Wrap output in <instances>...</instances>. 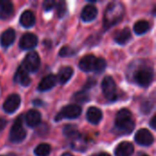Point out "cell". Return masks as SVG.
Wrapping results in <instances>:
<instances>
[{
	"label": "cell",
	"instance_id": "6da1fadb",
	"mask_svg": "<svg viewBox=\"0 0 156 156\" xmlns=\"http://www.w3.org/2000/svg\"><path fill=\"white\" fill-rule=\"evenodd\" d=\"M135 127L133 114L128 109H122L118 112L115 118V130L119 134H129Z\"/></svg>",
	"mask_w": 156,
	"mask_h": 156
},
{
	"label": "cell",
	"instance_id": "7a4b0ae2",
	"mask_svg": "<svg viewBox=\"0 0 156 156\" xmlns=\"http://www.w3.org/2000/svg\"><path fill=\"white\" fill-rule=\"evenodd\" d=\"M124 14V7L120 2L111 3L104 13V27L106 29L120 22Z\"/></svg>",
	"mask_w": 156,
	"mask_h": 156
},
{
	"label": "cell",
	"instance_id": "3957f363",
	"mask_svg": "<svg viewBox=\"0 0 156 156\" xmlns=\"http://www.w3.org/2000/svg\"><path fill=\"white\" fill-rule=\"evenodd\" d=\"M101 88H102L104 97L108 101H114L118 99L116 83L111 76H107L103 79L102 83H101Z\"/></svg>",
	"mask_w": 156,
	"mask_h": 156
},
{
	"label": "cell",
	"instance_id": "277c9868",
	"mask_svg": "<svg viewBox=\"0 0 156 156\" xmlns=\"http://www.w3.org/2000/svg\"><path fill=\"white\" fill-rule=\"evenodd\" d=\"M154 80V71L150 68H141L134 75V81L143 88H147L151 85Z\"/></svg>",
	"mask_w": 156,
	"mask_h": 156
},
{
	"label": "cell",
	"instance_id": "5b68a950",
	"mask_svg": "<svg viewBox=\"0 0 156 156\" xmlns=\"http://www.w3.org/2000/svg\"><path fill=\"white\" fill-rule=\"evenodd\" d=\"M26 136H27V132L23 127L22 118L18 117L15 121V122H14V124L10 130L9 140L12 143L17 144V143H21L26 138Z\"/></svg>",
	"mask_w": 156,
	"mask_h": 156
},
{
	"label": "cell",
	"instance_id": "8992f818",
	"mask_svg": "<svg viewBox=\"0 0 156 156\" xmlns=\"http://www.w3.org/2000/svg\"><path fill=\"white\" fill-rule=\"evenodd\" d=\"M40 66V58L37 52L35 51H30L27 54L23 60L22 68L27 72H36L39 69Z\"/></svg>",
	"mask_w": 156,
	"mask_h": 156
},
{
	"label": "cell",
	"instance_id": "52a82bcc",
	"mask_svg": "<svg viewBox=\"0 0 156 156\" xmlns=\"http://www.w3.org/2000/svg\"><path fill=\"white\" fill-rule=\"evenodd\" d=\"M81 114V108L76 104H71L64 107L60 112H58L55 118V121L58 122L63 119H76Z\"/></svg>",
	"mask_w": 156,
	"mask_h": 156
},
{
	"label": "cell",
	"instance_id": "ba28073f",
	"mask_svg": "<svg viewBox=\"0 0 156 156\" xmlns=\"http://www.w3.org/2000/svg\"><path fill=\"white\" fill-rule=\"evenodd\" d=\"M135 142L142 146H150L154 144V135L147 129H141L135 134Z\"/></svg>",
	"mask_w": 156,
	"mask_h": 156
},
{
	"label": "cell",
	"instance_id": "9c48e42d",
	"mask_svg": "<svg viewBox=\"0 0 156 156\" xmlns=\"http://www.w3.org/2000/svg\"><path fill=\"white\" fill-rule=\"evenodd\" d=\"M98 58L93 55H87L84 56L79 63V67L81 70L85 72L90 71H96Z\"/></svg>",
	"mask_w": 156,
	"mask_h": 156
},
{
	"label": "cell",
	"instance_id": "30bf717a",
	"mask_svg": "<svg viewBox=\"0 0 156 156\" xmlns=\"http://www.w3.org/2000/svg\"><path fill=\"white\" fill-rule=\"evenodd\" d=\"M20 102L21 99L18 94H11L4 102L3 109L7 113H13L18 109Z\"/></svg>",
	"mask_w": 156,
	"mask_h": 156
},
{
	"label": "cell",
	"instance_id": "8fae6325",
	"mask_svg": "<svg viewBox=\"0 0 156 156\" xmlns=\"http://www.w3.org/2000/svg\"><path fill=\"white\" fill-rule=\"evenodd\" d=\"M37 44V37L36 35L32 33H26L24 34L19 41V47L22 49H32Z\"/></svg>",
	"mask_w": 156,
	"mask_h": 156
},
{
	"label": "cell",
	"instance_id": "7c38bea8",
	"mask_svg": "<svg viewBox=\"0 0 156 156\" xmlns=\"http://www.w3.org/2000/svg\"><path fill=\"white\" fill-rule=\"evenodd\" d=\"M57 83V77L53 74H49L46 77H44L41 81L39 82L37 89L40 91H47L50 89H52Z\"/></svg>",
	"mask_w": 156,
	"mask_h": 156
},
{
	"label": "cell",
	"instance_id": "4fadbf2b",
	"mask_svg": "<svg viewBox=\"0 0 156 156\" xmlns=\"http://www.w3.org/2000/svg\"><path fill=\"white\" fill-rule=\"evenodd\" d=\"M134 147L129 142H122L115 149V156H131L133 154Z\"/></svg>",
	"mask_w": 156,
	"mask_h": 156
},
{
	"label": "cell",
	"instance_id": "5bb4252c",
	"mask_svg": "<svg viewBox=\"0 0 156 156\" xmlns=\"http://www.w3.org/2000/svg\"><path fill=\"white\" fill-rule=\"evenodd\" d=\"M25 121L29 127H36L40 123L41 114L36 110H30L27 112L25 116Z\"/></svg>",
	"mask_w": 156,
	"mask_h": 156
},
{
	"label": "cell",
	"instance_id": "9a60e30c",
	"mask_svg": "<svg viewBox=\"0 0 156 156\" xmlns=\"http://www.w3.org/2000/svg\"><path fill=\"white\" fill-rule=\"evenodd\" d=\"M98 15V10L93 5H87L84 6L81 12V19L84 22H90L96 18Z\"/></svg>",
	"mask_w": 156,
	"mask_h": 156
},
{
	"label": "cell",
	"instance_id": "2e32d148",
	"mask_svg": "<svg viewBox=\"0 0 156 156\" xmlns=\"http://www.w3.org/2000/svg\"><path fill=\"white\" fill-rule=\"evenodd\" d=\"M14 11L12 2L8 0H0V19L9 17Z\"/></svg>",
	"mask_w": 156,
	"mask_h": 156
},
{
	"label": "cell",
	"instance_id": "e0dca14e",
	"mask_svg": "<svg viewBox=\"0 0 156 156\" xmlns=\"http://www.w3.org/2000/svg\"><path fill=\"white\" fill-rule=\"evenodd\" d=\"M16 39V32L13 28H8L4 31L0 37L1 45L5 48L9 47Z\"/></svg>",
	"mask_w": 156,
	"mask_h": 156
},
{
	"label": "cell",
	"instance_id": "ac0fdd59",
	"mask_svg": "<svg viewBox=\"0 0 156 156\" xmlns=\"http://www.w3.org/2000/svg\"><path fill=\"white\" fill-rule=\"evenodd\" d=\"M15 81L18 82L20 85H22L24 87H27L30 84L31 80H30L27 72L22 67H19L15 75Z\"/></svg>",
	"mask_w": 156,
	"mask_h": 156
},
{
	"label": "cell",
	"instance_id": "d6986e66",
	"mask_svg": "<svg viewBox=\"0 0 156 156\" xmlns=\"http://www.w3.org/2000/svg\"><path fill=\"white\" fill-rule=\"evenodd\" d=\"M87 119L90 123L98 124L102 119V112L96 107H90L87 112Z\"/></svg>",
	"mask_w": 156,
	"mask_h": 156
},
{
	"label": "cell",
	"instance_id": "ffe728a7",
	"mask_svg": "<svg viewBox=\"0 0 156 156\" xmlns=\"http://www.w3.org/2000/svg\"><path fill=\"white\" fill-rule=\"evenodd\" d=\"M72 75H73V69L71 67H69V66L62 67L58 73L57 80H58L61 84H65L70 80Z\"/></svg>",
	"mask_w": 156,
	"mask_h": 156
},
{
	"label": "cell",
	"instance_id": "44dd1931",
	"mask_svg": "<svg viewBox=\"0 0 156 156\" xmlns=\"http://www.w3.org/2000/svg\"><path fill=\"white\" fill-rule=\"evenodd\" d=\"M35 21H36L35 16L29 10L23 12L20 16V24L25 27H31L32 26H34Z\"/></svg>",
	"mask_w": 156,
	"mask_h": 156
},
{
	"label": "cell",
	"instance_id": "7402d4cb",
	"mask_svg": "<svg viewBox=\"0 0 156 156\" xmlns=\"http://www.w3.org/2000/svg\"><path fill=\"white\" fill-rule=\"evenodd\" d=\"M131 37H132L131 30L128 27H125L121 32L116 34L114 40H115V42H117L120 45H124L131 39Z\"/></svg>",
	"mask_w": 156,
	"mask_h": 156
},
{
	"label": "cell",
	"instance_id": "603a6c76",
	"mask_svg": "<svg viewBox=\"0 0 156 156\" xmlns=\"http://www.w3.org/2000/svg\"><path fill=\"white\" fill-rule=\"evenodd\" d=\"M150 29V24L146 20H140L133 26V30L137 35H143Z\"/></svg>",
	"mask_w": 156,
	"mask_h": 156
},
{
	"label": "cell",
	"instance_id": "cb8c5ba5",
	"mask_svg": "<svg viewBox=\"0 0 156 156\" xmlns=\"http://www.w3.org/2000/svg\"><path fill=\"white\" fill-rule=\"evenodd\" d=\"M50 151H51V148L49 144H40L35 148L34 153L37 156H48V154H50Z\"/></svg>",
	"mask_w": 156,
	"mask_h": 156
},
{
	"label": "cell",
	"instance_id": "d4e9b609",
	"mask_svg": "<svg viewBox=\"0 0 156 156\" xmlns=\"http://www.w3.org/2000/svg\"><path fill=\"white\" fill-rule=\"evenodd\" d=\"M72 100L76 102H80V103H85L87 101H89L90 100V97L88 95L87 92H85L84 90H81V91H79L77 93L74 94Z\"/></svg>",
	"mask_w": 156,
	"mask_h": 156
},
{
	"label": "cell",
	"instance_id": "484cf974",
	"mask_svg": "<svg viewBox=\"0 0 156 156\" xmlns=\"http://www.w3.org/2000/svg\"><path fill=\"white\" fill-rule=\"evenodd\" d=\"M67 12V5L66 3L64 1H59L57 4V14L58 16V17H62L64 16V15Z\"/></svg>",
	"mask_w": 156,
	"mask_h": 156
},
{
	"label": "cell",
	"instance_id": "4316f807",
	"mask_svg": "<svg viewBox=\"0 0 156 156\" xmlns=\"http://www.w3.org/2000/svg\"><path fill=\"white\" fill-rule=\"evenodd\" d=\"M64 134L67 137H71V136H75L78 134V130L77 127L74 125H68L64 128Z\"/></svg>",
	"mask_w": 156,
	"mask_h": 156
},
{
	"label": "cell",
	"instance_id": "83f0119b",
	"mask_svg": "<svg viewBox=\"0 0 156 156\" xmlns=\"http://www.w3.org/2000/svg\"><path fill=\"white\" fill-rule=\"evenodd\" d=\"M106 61L101 58H98V62H97V68H96V73H102L105 69H106Z\"/></svg>",
	"mask_w": 156,
	"mask_h": 156
},
{
	"label": "cell",
	"instance_id": "f1b7e54d",
	"mask_svg": "<svg viewBox=\"0 0 156 156\" xmlns=\"http://www.w3.org/2000/svg\"><path fill=\"white\" fill-rule=\"evenodd\" d=\"M75 53V51L73 49H71L69 47H63L60 51H59V56L61 57H68V56H71Z\"/></svg>",
	"mask_w": 156,
	"mask_h": 156
},
{
	"label": "cell",
	"instance_id": "f546056e",
	"mask_svg": "<svg viewBox=\"0 0 156 156\" xmlns=\"http://www.w3.org/2000/svg\"><path fill=\"white\" fill-rule=\"evenodd\" d=\"M55 5H56L55 1H53V0H46L43 3V7H44L45 10L49 11V10H51L55 6Z\"/></svg>",
	"mask_w": 156,
	"mask_h": 156
},
{
	"label": "cell",
	"instance_id": "4dcf8cb0",
	"mask_svg": "<svg viewBox=\"0 0 156 156\" xmlns=\"http://www.w3.org/2000/svg\"><path fill=\"white\" fill-rule=\"evenodd\" d=\"M6 123H7V122H6V120H5V119H4V118H0V132H1V131H3V130L5 129V127Z\"/></svg>",
	"mask_w": 156,
	"mask_h": 156
},
{
	"label": "cell",
	"instance_id": "1f68e13d",
	"mask_svg": "<svg viewBox=\"0 0 156 156\" xmlns=\"http://www.w3.org/2000/svg\"><path fill=\"white\" fill-rule=\"evenodd\" d=\"M155 120H156V116H154L151 120V122H150V125L153 129H155Z\"/></svg>",
	"mask_w": 156,
	"mask_h": 156
},
{
	"label": "cell",
	"instance_id": "d6a6232c",
	"mask_svg": "<svg viewBox=\"0 0 156 156\" xmlns=\"http://www.w3.org/2000/svg\"><path fill=\"white\" fill-rule=\"evenodd\" d=\"M33 103L35 104V105H42V101H39V100H35L34 101H33Z\"/></svg>",
	"mask_w": 156,
	"mask_h": 156
},
{
	"label": "cell",
	"instance_id": "836d02e7",
	"mask_svg": "<svg viewBox=\"0 0 156 156\" xmlns=\"http://www.w3.org/2000/svg\"><path fill=\"white\" fill-rule=\"evenodd\" d=\"M92 156H111L109 154H107V153H101V154H94V155Z\"/></svg>",
	"mask_w": 156,
	"mask_h": 156
},
{
	"label": "cell",
	"instance_id": "e575fe53",
	"mask_svg": "<svg viewBox=\"0 0 156 156\" xmlns=\"http://www.w3.org/2000/svg\"><path fill=\"white\" fill-rule=\"evenodd\" d=\"M61 156H73L71 154H69V153H65V154H63Z\"/></svg>",
	"mask_w": 156,
	"mask_h": 156
},
{
	"label": "cell",
	"instance_id": "d590c367",
	"mask_svg": "<svg viewBox=\"0 0 156 156\" xmlns=\"http://www.w3.org/2000/svg\"><path fill=\"white\" fill-rule=\"evenodd\" d=\"M7 156H16L15 154H8Z\"/></svg>",
	"mask_w": 156,
	"mask_h": 156
},
{
	"label": "cell",
	"instance_id": "8d00e7d4",
	"mask_svg": "<svg viewBox=\"0 0 156 156\" xmlns=\"http://www.w3.org/2000/svg\"><path fill=\"white\" fill-rule=\"evenodd\" d=\"M142 156H148V155H146V154H143Z\"/></svg>",
	"mask_w": 156,
	"mask_h": 156
}]
</instances>
